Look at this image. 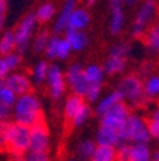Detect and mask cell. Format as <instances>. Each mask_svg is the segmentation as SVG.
<instances>
[{
	"instance_id": "f35d334b",
	"label": "cell",
	"mask_w": 159,
	"mask_h": 161,
	"mask_svg": "<svg viewBox=\"0 0 159 161\" xmlns=\"http://www.w3.org/2000/svg\"><path fill=\"white\" fill-rule=\"evenodd\" d=\"M102 95V85H92L87 92L85 100L88 103H97Z\"/></svg>"
},
{
	"instance_id": "8fae6325",
	"label": "cell",
	"mask_w": 159,
	"mask_h": 161,
	"mask_svg": "<svg viewBox=\"0 0 159 161\" xmlns=\"http://www.w3.org/2000/svg\"><path fill=\"white\" fill-rule=\"evenodd\" d=\"M4 85L9 87L17 96H21L32 92V80L31 77L23 72H10L4 79Z\"/></svg>"
},
{
	"instance_id": "816d5d0a",
	"label": "cell",
	"mask_w": 159,
	"mask_h": 161,
	"mask_svg": "<svg viewBox=\"0 0 159 161\" xmlns=\"http://www.w3.org/2000/svg\"><path fill=\"white\" fill-rule=\"evenodd\" d=\"M156 143H158V150H159V138L156 139Z\"/></svg>"
},
{
	"instance_id": "3957f363",
	"label": "cell",
	"mask_w": 159,
	"mask_h": 161,
	"mask_svg": "<svg viewBox=\"0 0 159 161\" xmlns=\"http://www.w3.org/2000/svg\"><path fill=\"white\" fill-rule=\"evenodd\" d=\"M117 91L124 97V103L127 104L130 109H137L145 101L143 79L137 74H126L117 83Z\"/></svg>"
},
{
	"instance_id": "ba28073f",
	"label": "cell",
	"mask_w": 159,
	"mask_h": 161,
	"mask_svg": "<svg viewBox=\"0 0 159 161\" xmlns=\"http://www.w3.org/2000/svg\"><path fill=\"white\" fill-rule=\"evenodd\" d=\"M131 109L127 106L126 103H120L115 106H112L110 110H107L103 115H101V124L99 125H105L108 128H112L117 132H120L124 124L126 123L127 118L130 116Z\"/></svg>"
},
{
	"instance_id": "6da1fadb",
	"label": "cell",
	"mask_w": 159,
	"mask_h": 161,
	"mask_svg": "<svg viewBox=\"0 0 159 161\" xmlns=\"http://www.w3.org/2000/svg\"><path fill=\"white\" fill-rule=\"evenodd\" d=\"M13 123L22 124L29 128L39 122H44L41 103L33 92H28L17 97L13 105Z\"/></svg>"
},
{
	"instance_id": "74e56055",
	"label": "cell",
	"mask_w": 159,
	"mask_h": 161,
	"mask_svg": "<svg viewBox=\"0 0 159 161\" xmlns=\"http://www.w3.org/2000/svg\"><path fill=\"white\" fill-rule=\"evenodd\" d=\"M116 161H131V143H121L117 146Z\"/></svg>"
},
{
	"instance_id": "b9f144b4",
	"label": "cell",
	"mask_w": 159,
	"mask_h": 161,
	"mask_svg": "<svg viewBox=\"0 0 159 161\" xmlns=\"http://www.w3.org/2000/svg\"><path fill=\"white\" fill-rule=\"evenodd\" d=\"M9 73H10V70H9V67L5 62V58L3 55H0V79L4 80Z\"/></svg>"
},
{
	"instance_id": "836d02e7",
	"label": "cell",
	"mask_w": 159,
	"mask_h": 161,
	"mask_svg": "<svg viewBox=\"0 0 159 161\" xmlns=\"http://www.w3.org/2000/svg\"><path fill=\"white\" fill-rule=\"evenodd\" d=\"M59 40H60V36H57V35H54V36L50 37L49 42H47V45H46V49H45V51H44L47 59H50V60L56 59V51H57Z\"/></svg>"
},
{
	"instance_id": "4fadbf2b",
	"label": "cell",
	"mask_w": 159,
	"mask_h": 161,
	"mask_svg": "<svg viewBox=\"0 0 159 161\" xmlns=\"http://www.w3.org/2000/svg\"><path fill=\"white\" fill-rule=\"evenodd\" d=\"M95 143L97 146H110V147H117L121 145L120 141V133L117 130L105 127V125H99L97 132H95Z\"/></svg>"
},
{
	"instance_id": "603a6c76",
	"label": "cell",
	"mask_w": 159,
	"mask_h": 161,
	"mask_svg": "<svg viewBox=\"0 0 159 161\" xmlns=\"http://www.w3.org/2000/svg\"><path fill=\"white\" fill-rule=\"evenodd\" d=\"M84 104H85V101H84L83 97L71 93L65 100V104H64V116L69 120V122H71V119L74 118V115L79 111V109H80Z\"/></svg>"
},
{
	"instance_id": "4dcf8cb0",
	"label": "cell",
	"mask_w": 159,
	"mask_h": 161,
	"mask_svg": "<svg viewBox=\"0 0 159 161\" xmlns=\"http://www.w3.org/2000/svg\"><path fill=\"white\" fill-rule=\"evenodd\" d=\"M131 53V46L129 42L126 41H121V42H116L113 44L110 50H108V56H115V58H122V59H127V56Z\"/></svg>"
},
{
	"instance_id": "c3c4849f",
	"label": "cell",
	"mask_w": 159,
	"mask_h": 161,
	"mask_svg": "<svg viewBox=\"0 0 159 161\" xmlns=\"http://www.w3.org/2000/svg\"><path fill=\"white\" fill-rule=\"evenodd\" d=\"M84 2H85V4H87L88 7H92L93 4L97 3V0H84Z\"/></svg>"
},
{
	"instance_id": "f546056e",
	"label": "cell",
	"mask_w": 159,
	"mask_h": 161,
	"mask_svg": "<svg viewBox=\"0 0 159 161\" xmlns=\"http://www.w3.org/2000/svg\"><path fill=\"white\" fill-rule=\"evenodd\" d=\"M90 115H92V109H90V106H89L88 104H84L80 109H79V111L74 115V118L71 119L73 127H75V128L83 127V125L88 122V120H89Z\"/></svg>"
},
{
	"instance_id": "7402d4cb",
	"label": "cell",
	"mask_w": 159,
	"mask_h": 161,
	"mask_svg": "<svg viewBox=\"0 0 159 161\" xmlns=\"http://www.w3.org/2000/svg\"><path fill=\"white\" fill-rule=\"evenodd\" d=\"M95 148H97V143H95L94 139L85 138V139L80 141L76 146V150H75L76 158L82 160V161H90L93 155H94Z\"/></svg>"
},
{
	"instance_id": "d4e9b609",
	"label": "cell",
	"mask_w": 159,
	"mask_h": 161,
	"mask_svg": "<svg viewBox=\"0 0 159 161\" xmlns=\"http://www.w3.org/2000/svg\"><path fill=\"white\" fill-rule=\"evenodd\" d=\"M49 68H50V64L47 63V60H39V62H37L32 69V73H31L32 83H34V85L46 83Z\"/></svg>"
},
{
	"instance_id": "cb8c5ba5",
	"label": "cell",
	"mask_w": 159,
	"mask_h": 161,
	"mask_svg": "<svg viewBox=\"0 0 159 161\" xmlns=\"http://www.w3.org/2000/svg\"><path fill=\"white\" fill-rule=\"evenodd\" d=\"M55 15H56V5L50 2L42 3L34 12V17L38 23H47L55 18Z\"/></svg>"
},
{
	"instance_id": "7bdbcfd3",
	"label": "cell",
	"mask_w": 159,
	"mask_h": 161,
	"mask_svg": "<svg viewBox=\"0 0 159 161\" xmlns=\"http://www.w3.org/2000/svg\"><path fill=\"white\" fill-rule=\"evenodd\" d=\"M5 14H7V0H0V31L5 25Z\"/></svg>"
},
{
	"instance_id": "ab89813d",
	"label": "cell",
	"mask_w": 159,
	"mask_h": 161,
	"mask_svg": "<svg viewBox=\"0 0 159 161\" xmlns=\"http://www.w3.org/2000/svg\"><path fill=\"white\" fill-rule=\"evenodd\" d=\"M13 119V106L0 101V122H10Z\"/></svg>"
},
{
	"instance_id": "7dc6e473",
	"label": "cell",
	"mask_w": 159,
	"mask_h": 161,
	"mask_svg": "<svg viewBox=\"0 0 159 161\" xmlns=\"http://www.w3.org/2000/svg\"><path fill=\"white\" fill-rule=\"evenodd\" d=\"M124 0H111V5H122Z\"/></svg>"
},
{
	"instance_id": "681fc988",
	"label": "cell",
	"mask_w": 159,
	"mask_h": 161,
	"mask_svg": "<svg viewBox=\"0 0 159 161\" xmlns=\"http://www.w3.org/2000/svg\"><path fill=\"white\" fill-rule=\"evenodd\" d=\"M68 161H79V160H78L76 157H71V158H69Z\"/></svg>"
},
{
	"instance_id": "d6986e66",
	"label": "cell",
	"mask_w": 159,
	"mask_h": 161,
	"mask_svg": "<svg viewBox=\"0 0 159 161\" xmlns=\"http://www.w3.org/2000/svg\"><path fill=\"white\" fill-rule=\"evenodd\" d=\"M145 100L158 101L159 100V74H150L143 80Z\"/></svg>"
},
{
	"instance_id": "ee69618b",
	"label": "cell",
	"mask_w": 159,
	"mask_h": 161,
	"mask_svg": "<svg viewBox=\"0 0 159 161\" xmlns=\"http://www.w3.org/2000/svg\"><path fill=\"white\" fill-rule=\"evenodd\" d=\"M151 120H156V122H159V105L154 108V110L151 111V116H150Z\"/></svg>"
},
{
	"instance_id": "4316f807",
	"label": "cell",
	"mask_w": 159,
	"mask_h": 161,
	"mask_svg": "<svg viewBox=\"0 0 159 161\" xmlns=\"http://www.w3.org/2000/svg\"><path fill=\"white\" fill-rule=\"evenodd\" d=\"M17 50V41L14 31H5L0 36V55H8Z\"/></svg>"
},
{
	"instance_id": "8992f818",
	"label": "cell",
	"mask_w": 159,
	"mask_h": 161,
	"mask_svg": "<svg viewBox=\"0 0 159 161\" xmlns=\"http://www.w3.org/2000/svg\"><path fill=\"white\" fill-rule=\"evenodd\" d=\"M37 25H38V22L34 17V13H28L27 15H24L22 18V21L18 23V26L14 30L18 53L23 54L29 49L31 40L33 38Z\"/></svg>"
},
{
	"instance_id": "5b68a950",
	"label": "cell",
	"mask_w": 159,
	"mask_h": 161,
	"mask_svg": "<svg viewBox=\"0 0 159 161\" xmlns=\"http://www.w3.org/2000/svg\"><path fill=\"white\" fill-rule=\"evenodd\" d=\"M29 137H31L29 127L12 122L7 150L10 152L14 160H18L19 157H22L24 153L29 151Z\"/></svg>"
},
{
	"instance_id": "60d3db41",
	"label": "cell",
	"mask_w": 159,
	"mask_h": 161,
	"mask_svg": "<svg viewBox=\"0 0 159 161\" xmlns=\"http://www.w3.org/2000/svg\"><path fill=\"white\" fill-rule=\"evenodd\" d=\"M148 129H149V134L151 138H155V139L159 138V122L150 119L148 122Z\"/></svg>"
},
{
	"instance_id": "1f68e13d",
	"label": "cell",
	"mask_w": 159,
	"mask_h": 161,
	"mask_svg": "<svg viewBox=\"0 0 159 161\" xmlns=\"http://www.w3.org/2000/svg\"><path fill=\"white\" fill-rule=\"evenodd\" d=\"M71 47L69 45V42L65 40V37H60L59 40V45H57V51H56V59L60 60H66L70 54H71Z\"/></svg>"
},
{
	"instance_id": "83f0119b",
	"label": "cell",
	"mask_w": 159,
	"mask_h": 161,
	"mask_svg": "<svg viewBox=\"0 0 159 161\" xmlns=\"http://www.w3.org/2000/svg\"><path fill=\"white\" fill-rule=\"evenodd\" d=\"M117 148L110 146H97L90 161H116Z\"/></svg>"
},
{
	"instance_id": "f1b7e54d",
	"label": "cell",
	"mask_w": 159,
	"mask_h": 161,
	"mask_svg": "<svg viewBox=\"0 0 159 161\" xmlns=\"http://www.w3.org/2000/svg\"><path fill=\"white\" fill-rule=\"evenodd\" d=\"M51 35L47 30H42L39 31L34 37H33V41H32V47H33V51L37 53V54H41L45 51L46 49V45L49 42Z\"/></svg>"
},
{
	"instance_id": "9a60e30c",
	"label": "cell",
	"mask_w": 159,
	"mask_h": 161,
	"mask_svg": "<svg viewBox=\"0 0 159 161\" xmlns=\"http://www.w3.org/2000/svg\"><path fill=\"white\" fill-rule=\"evenodd\" d=\"M65 40L69 42L71 51L80 53L85 50V47L89 44L88 35L84 31H75V30H66L65 32Z\"/></svg>"
},
{
	"instance_id": "d590c367",
	"label": "cell",
	"mask_w": 159,
	"mask_h": 161,
	"mask_svg": "<svg viewBox=\"0 0 159 161\" xmlns=\"http://www.w3.org/2000/svg\"><path fill=\"white\" fill-rule=\"evenodd\" d=\"M15 161H50V156L47 152H33L28 151L22 157H19Z\"/></svg>"
},
{
	"instance_id": "2e32d148",
	"label": "cell",
	"mask_w": 159,
	"mask_h": 161,
	"mask_svg": "<svg viewBox=\"0 0 159 161\" xmlns=\"http://www.w3.org/2000/svg\"><path fill=\"white\" fill-rule=\"evenodd\" d=\"M125 12L122 5H111V18H110V32L113 36L120 35L125 26Z\"/></svg>"
},
{
	"instance_id": "d6a6232c",
	"label": "cell",
	"mask_w": 159,
	"mask_h": 161,
	"mask_svg": "<svg viewBox=\"0 0 159 161\" xmlns=\"http://www.w3.org/2000/svg\"><path fill=\"white\" fill-rule=\"evenodd\" d=\"M4 58H5V62H7L10 72H15L22 64V54L18 51H13V53L5 55Z\"/></svg>"
},
{
	"instance_id": "f6af8a7d",
	"label": "cell",
	"mask_w": 159,
	"mask_h": 161,
	"mask_svg": "<svg viewBox=\"0 0 159 161\" xmlns=\"http://www.w3.org/2000/svg\"><path fill=\"white\" fill-rule=\"evenodd\" d=\"M150 161H159V150H156V151H153Z\"/></svg>"
},
{
	"instance_id": "7a4b0ae2",
	"label": "cell",
	"mask_w": 159,
	"mask_h": 161,
	"mask_svg": "<svg viewBox=\"0 0 159 161\" xmlns=\"http://www.w3.org/2000/svg\"><path fill=\"white\" fill-rule=\"evenodd\" d=\"M118 133H120L121 143H149L151 139L146 119L136 113L130 114L126 123Z\"/></svg>"
},
{
	"instance_id": "ffe728a7",
	"label": "cell",
	"mask_w": 159,
	"mask_h": 161,
	"mask_svg": "<svg viewBox=\"0 0 159 161\" xmlns=\"http://www.w3.org/2000/svg\"><path fill=\"white\" fill-rule=\"evenodd\" d=\"M126 59L122 58H115V56H107L105 63L102 65L105 73L107 75H118L125 72L126 69Z\"/></svg>"
},
{
	"instance_id": "f907efd6",
	"label": "cell",
	"mask_w": 159,
	"mask_h": 161,
	"mask_svg": "<svg viewBox=\"0 0 159 161\" xmlns=\"http://www.w3.org/2000/svg\"><path fill=\"white\" fill-rule=\"evenodd\" d=\"M3 86H4V80H3V79H0V88H2Z\"/></svg>"
},
{
	"instance_id": "52a82bcc",
	"label": "cell",
	"mask_w": 159,
	"mask_h": 161,
	"mask_svg": "<svg viewBox=\"0 0 159 161\" xmlns=\"http://www.w3.org/2000/svg\"><path fill=\"white\" fill-rule=\"evenodd\" d=\"M83 69H84V67L80 63L70 64L65 72V80H66V86L70 87L73 95L80 96L85 100V96H87V92H88L90 85L84 78Z\"/></svg>"
},
{
	"instance_id": "484cf974",
	"label": "cell",
	"mask_w": 159,
	"mask_h": 161,
	"mask_svg": "<svg viewBox=\"0 0 159 161\" xmlns=\"http://www.w3.org/2000/svg\"><path fill=\"white\" fill-rule=\"evenodd\" d=\"M151 153L149 143H131V161H150Z\"/></svg>"
},
{
	"instance_id": "5bb4252c",
	"label": "cell",
	"mask_w": 159,
	"mask_h": 161,
	"mask_svg": "<svg viewBox=\"0 0 159 161\" xmlns=\"http://www.w3.org/2000/svg\"><path fill=\"white\" fill-rule=\"evenodd\" d=\"M90 23V14L85 8H75L70 15L68 30L84 31Z\"/></svg>"
},
{
	"instance_id": "30bf717a",
	"label": "cell",
	"mask_w": 159,
	"mask_h": 161,
	"mask_svg": "<svg viewBox=\"0 0 159 161\" xmlns=\"http://www.w3.org/2000/svg\"><path fill=\"white\" fill-rule=\"evenodd\" d=\"M50 148V132L45 122H39L31 127L29 151L47 152Z\"/></svg>"
},
{
	"instance_id": "8d00e7d4",
	"label": "cell",
	"mask_w": 159,
	"mask_h": 161,
	"mask_svg": "<svg viewBox=\"0 0 159 161\" xmlns=\"http://www.w3.org/2000/svg\"><path fill=\"white\" fill-rule=\"evenodd\" d=\"M17 97L18 96L9 87H7L5 85L0 88V101H2V103L7 104L9 106H13L14 103H15V100H17Z\"/></svg>"
},
{
	"instance_id": "e575fe53",
	"label": "cell",
	"mask_w": 159,
	"mask_h": 161,
	"mask_svg": "<svg viewBox=\"0 0 159 161\" xmlns=\"http://www.w3.org/2000/svg\"><path fill=\"white\" fill-rule=\"evenodd\" d=\"M12 122H0V150H7Z\"/></svg>"
},
{
	"instance_id": "e0dca14e",
	"label": "cell",
	"mask_w": 159,
	"mask_h": 161,
	"mask_svg": "<svg viewBox=\"0 0 159 161\" xmlns=\"http://www.w3.org/2000/svg\"><path fill=\"white\" fill-rule=\"evenodd\" d=\"M124 101V97L120 93V91L117 90H113L111 92H108L107 95H105L103 97H101L97 101V106H95V113L101 116L103 115L107 110H110L112 106L117 105Z\"/></svg>"
},
{
	"instance_id": "ac0fdd59",
	"label": "cell",
	"mask_w": 159,
	"mask_h": 161,
	"mask_svg": "<svg viewBox=\"0 0 159 161\" xmlns=\"http://www.w3.org/2000/svg\"><path fill=\"white\" fill-rule=\"evenodd\" d=\"M144 44L149 54L151 55L159 54V21L153 23L145 32Z\"/></svg>"
},
{
	"instance_id": "9c48e42d",
	"label": "cell",
	"mask_w": 159,
	"mask_h": 161,
	"mask_svg": "<svg viewBox=\"0 0 159 161\" xmlns=\"http://www.w3.org/2000/svg\"><path fill=\"white\" fill-rule=\"evenodd\" d=\"M46 85L49 88V93L54 100H59L63 97L66 90V80H65V73L63 72L60 65L50 64Z\"/></svg>"
},
{
	"instance_id": "bcb514c9",
	"label": "cell",
	"mask_w": 159,
	"mask_h": 161,
	"mask_svg": "<svg viewBox=\"0 0 159 161\" xmlns=\"http://www.w3.org/2000/svg\"><path fill=\"white\" fill-rule=\"evenodd\" d=\"M139 0H124V3L127 5V7H134L135 4H137Z\"/></svg>"
},
{
	"instance_id": "44dd1931",
	"label": "cell",
	"mask_w": 159,
	"mask_h": 161,
	"mask_svg": "<svg viewBox=\"0 0 159 161\" xmlns=\"http://www.w3.org/2000/svg\"><path fill=\"white\" fill-rule=\"evenodd\" d=\"M83 74H84L85 80L90 86L92 85H103L105 75H106L103 68L98 64H89V65L84 67Z\"/></svg>"
},
{
	"instance_id": "277c9868",
	"label": "cell",
	"mask_w": 159,
	"mask_h": 161,
	"mask_svg": "<svg viewBox=\"0 0 159 161\" xmlns=\"http://www.w3.org/2000/svg\"><path fill=\"white\" fill-rule=\"evenodd\" d=\"M158 14V5L155 0H145L137 9L134 23L131 26V36L134 38L144 37L148 28L154 23Z\"/></svg>"
},
{
	"instance_id": "7c38bea8",
	"label": "cell",
	"mask_w": 159,
	"mask_h": 161,
	"mask_svg": "<svg viewBox=\"0 0 159 161\" xmlns=\"http://www.w3.org/2000/svg\"><path fill=\"white\" fill-rule=\"evenodd\" d=\"M76 3H78V0H66L63 4L60 12H59V14L55 19V23H54V33L55 35L59 36V35L66 32L70 15L74 12V9L78 7Z\"/></svg>"
}]
</instances>
